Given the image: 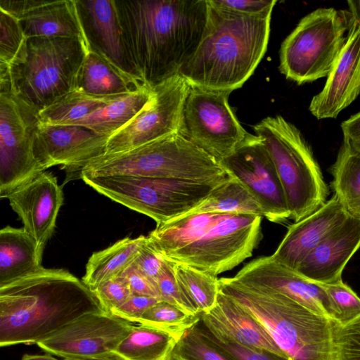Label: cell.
<instances>
[{
	"label": "cell",
	"mask_w": 360,
	"mask_h": 360,
	"mask_svg": "<svg viewBox=\"0 0 360 360\" xmlns=\"http://www.w3.org/2000/svg\"><path fill=\"white\" fill-rule=\"evenodd\" d=\"M179 339L154 327L133 325L114 351L127 360H170Z\"/></svg>",
	"instance_id": "29"
},
{
	"label": "cell",
	"mask_w": 360,
	"mask_h": 360,
	"mask_svg": "<svg viewBox=\"0 0 360 360\" xmlns=\"http://www.w3.org/2000/svg\"><path fill=\"white\" fill-rule=\"evenodd\" d=\"M44 248L23 228L0 231V288L35 274L41 266Z\"/></svg>",
	"instance_id": "24"
},
{
	"label": "cell",
	"mask_w": 360,
	"mask_h": 360,
	"mask_svg": "<svg viewBox=\"0 0 360 360\" xmlns=\"http://www.w3.org/2000/svg\"><path fill=\"white\" fill-rule=\"evenodd\" d=\"M82 175L131 176L219 183L228 178L219 162L179 133L89 162Z\"/></svg>",
	"instance_id": "6"
},
{
	"label": "cell",
	"mask_w": 360,
	"mask_h": 360,
	"mask_svg": "<svg viewBox=\"0 0 360 360\" xmlns=\"http://www.w3.org/2000/svg\"><path fill=\"white\" fill-rule=\"evenodd\" d=\"M133 324L99 311L82 316L37 345L63 359L91 357L114 352L130 333Z\"/></svg>",
	"instance_id": "15"
},
{
	"label": "cell",
	"mask_w": 360,
	"mask_h": 360,
	"mask_svg": "<svg viewBox=\"0 0 360 360\" xmlns=\"http://www.w3.org/2000/svg\"><path fill=\"white\" fill-rule=\"evenodd\" d=\"M89 45L77 37H34L9 67L13 93L39 111L74 91Z\"/></svg>",
	"instance_id": "7"
},
{
	"label": "cell",
	"mask_w": 360,
	"mask_h": 360,
	"mask_svg": "<svg viewBox=\"0 0 360 360\" xmlns=\"http://www.w3.org/2000/svg\"><path fill=\"white\" fill-rule=\"evenodd\" d=\"M321 285L333 304L338 324H347L360 316V297L342 280Z\"/></svg>",
	"instance_id": "37"
},
{
	"label": "cell",
	"mask_w": 360,
	"mask_h": 360,
	"mask_svg": "<svg viewBox=\"0 0 360 360\" xmlns=\"http://www.w3.org/2000/svg\"><path fill=\"white\" fill-rule=\"evenodd\" d=\"M214 5L238 13L259 15L272 11L276 0H210Z\"/></svg>",
	"instance_id": "45"
},
{
	"label": "cell",
	"mask_w": 360,
	"mask_h": 360,
	"mask_svg": "<svg viewBox=\"0 0 360 360\" xmlns=\"http://www.w3.org/2000/svg\"><path fill=\"white\" fill-rule=\"evenodd\" d=\"M346 209L349 214L360 219V201L349 205Z\"/></svg>",
	"instance_id": "51"
},
{
	"label": "cell",
	"mask_w": 360,
	"mask_h": 360,
	"mask_svg": "<svg viewBox=\"0 0 360 360\" xmlns=\"http://www.w3.org/2000/svg\"><path fill=\"white\" fill-rule=\"evenodd\" d=\"M359 94L360 25L352 16L346 42L323 89L312 98L309 110L318 120L335 118Z\"/></svg>",
	"instance_id": "19"
},
{
	"label": "cell",
	"mask_w": 360,
	"mask_h": 360,
	"mask_svg": "<svg viewBox=\"0 0 360 360\" xmlns=\"http://www.w3.org/2000/svg\"><path fill=\"white\" fill-rule=\"evenodd\" d=\"M19 20L27 38L77 37L88 44L76 0L48 1Z\"/></svg>",
	"instance_id": "25"
},
{
	"label": "cell",
	"mask_w": 360,
	"mask_h": 360,
	"mask_svg": "<svg viewBox=\"0 0 360 360\" xmlns=\"http://www.w3.org/2000/svg\"><path fill=\"white\" fill-rule=\"evenodd\" d=\"M335 360H360V316L345 325L336 323Z\"/></svg>",
	"instance_id": "39"
},
{
	"label": "cell",
	"mask_w": 360,
	"mask_h": 360,
	"mask_svg": "<svg viewBox=\"0 0 360 360\" xmlns=\"http://www.w3.org/2000/svg\"><path fill=\"white\" fill-rule=\"evenodd\" d=\"M117 276L127 283L132 294L150 296L160 300L156 282L143 274L133 261Z\"/></svg>",
	"instance_id": "42"
},
{
	"label": "cell",
	"mask_w": 360,
	"mask_h": 360,
	"mask_svg": "<svg viewBox=\"0 0 360 360\" xmlns=\"http://www.w3.org/2000/svg\"><path fill=\"white\" fill-rule=\"evenodd\" d=\"M155 282L160 301L175 305L191 314H200L184 295L176 278L172 262L165 261Z\"/></svg>",
	"instance_id": "38"
},
{
	"label": "cell",
	"mask_w": 360,
	"mask_h": 360,
	"mask_svg": "<svg viewBox=\"0 0 360 360\" xmlns=\"http://www.w3.org/2000/svg\"><path fill=\"white\" fill-rule=\"evenodd\" d=\"M231 91L190 85L179 134L219 162L250 134L229 103Z\"/></svg>",
	"instance_id": "11"
},
{
	"label": "cell",
	"mask_w": 360,
	"mask_h": 360,
	"mask_svg": "<svg viewBox=\"0 0 360 360\" xmlns=\"http://www.w3.org/2000/svg\"><path fill=\"white\" fill-rule=\"evenodd\" d=\"M81 179L99 193L152 218L157 224L189 212L221 183L131 176L82 175Z\"/></svg>",
	"instance_id": "10"
},
{
	"label": "cell",
	"mask_w": 360,
	"mask_h": 360,
	"mask_svg": "<svg viewBox=\"0 0 360 360\" xmlns=\"http://www.w3.org/2000/svg\"><path fill=\"white\" fill-rule=\"evenodd\" d=\"M360 248V219L349 214L345 221L302 261L296 271L319 284L342 280V271Z\"/></svg>",
	"instance_id": "21"
},
{
	"label": "cell",
	"mask_w": 360,
	"mask_h": 360,
	"mask_svg": "<svg viewBox=\"0 0 360 360\" xmlns=\"http://www.w3.org/2000/svg\"><path fill=\"white\" fill-rule=\"evenodd\" d=\"M152 93L153 89L143 86L122 95L71 125L83 127L110 138L139 113Z\"/></svg>",
	"instance_id": "27"
},
{
	"label": "cell",
	"mask_w": 360,
	"mask_h": 360,
	"mask_svg": "<svg viewBox=\"0 0 360 360\" xmlns=\"http://www.w3.org/2000/svg\"><path fill=\"white\" fill-rule=\"evenodd\" d=\"M92 291L103 309L110 314L132 295L127 283L117 276L101 283Z\"/></svg>",
	"instance_id": "41"
},
{
	"label": "cell",
	"mask_w": 360,
	"mask_h": 360,
	"mask_svg": "<svg viewBox=\"0 0 360 360\" xmlns=\"http://www.w3.org/2000/svg\"><path fill=\"white\" fill-rule=\"evenodd\" d=\"M23 224V229L44 248L53 233L63 202L57 179L43 172L20 186L6 197Z\"/></svg>",
	"instance_id": "18"
},
{
	"label": "cell",
	"mask_w": 360,
	"mask_h": 360,
	"mask_svg": "<svg viewBox=\"0 0 360 360\" xmlns=\"http://www.w3.org/2000/svg\"><path fill=\"white\" fill-rule=\"evenodd\" d=\"M200 330L214 343L226 351L236 360H290L271 352L248 347L235 342L224 337L214 334L206 329L199 321Z\"/></svg>",
	"instance_id": "40"
},
{
	"label": "cell",
	"mask_w": 360,
	"mask_h": 360,
	"mask_svg": "<svg viewBox=\"0 0 360 360\" xmlns=\"http://www.w3.org/2000/svg\"><path fill=\"white\" fill-rule=\"evenodd\" d=\"M147 236L122 238L89 257L82 281L93 290L101 283L119 275L132 262Z\"/></svg>",
	"instance_id": "28"
},
{
	"label": "cell",
	"mask_w": 360,
	"mask_h": 360,
	"mask_svg": "<svg viewBox=\"0 0 360 360\" xmlns=\"http://www.w3.org/2000/svg\"><path fill=\"white\" fill-rule=\"evenodd\" d=\"M335 195L345 207L360 201V152L343 139L332 167Z\"/></svg>",
	"instance_id": "32"
},
{
	"label": "cell",
	"mask_w": 360,
	"mask_h": 360,
	"mask_svg": "<svg viewBox=\"0 0 360 360\" xmlns=\"http://www.w3.org/2000/svg\"><path fill=\"white\" fill-rule=\"evenodd\" d=\"M47 1L45 0H0V10L20 20L44 5Z\"/></svg>",
	"instance_id": "46"
},
{
	"label": "cell",
	"mask_w": 360,
	"mask_h": 360,
	"mask_svg": "<svg viewBox=\"0 0 360 360\" xmlns=\"http://www.w3.org/2000/svg\"><path fill=\"white\" fill-rule=\"evenodd\" d=\"M64 360H127L115 352L91 357L68 358Z\"/></svg>",
	"instance_id": "48"
},
{
	"label": "cell",
	"mask_w": 360,
	"mask_h": 360,
	"mask_svg": "<svg viewBox=\"0 0 360 360\" xmlns=\"http://www.w3.org/2000/svg\"><path fill=\"white\" fill-rule=\"evenodd\" d=\"M347 4L352 18L360 25V0H349Z\"/></svg>",
	"instance_id": "49"
},
{
	"label": "cell",
	"mask_w": 360,
	"mask_h": 360,
	"mask_svg": "<svg viewBox=\"0 0 360 360\" xmlns=\"http://www.w3.org/2000/svg\"><path fill=\"white\" fill-rule=\"evenodd\" d=\"M39 110L13 93L0 94V197L45 171L35 154Z\"/></svg>",
	"instance_id": "12"
},
{
	"label": "cell",
	"mask_w": 360,
	"mask_h": 360,
	"mask_svg": "<svg viewBox=\"0 0 360 360\" xmlns=\"http://www.w3.org/2000/svg\"><path fill=\"white\" fill-rule=\"evenodd\" d=\"M143 86L89 49L79 69L75 90L89 95L110 96L128 94Z\"/></svg>",
	"instance_id": "26"
},
{
	"label": "cell",
	"mask_w": 360,
	"mask_h": 360,
	"mask_svg": "<svg viewBox=\"0 0 360 360\" xmlns=\"http://www.w3.org/2000/svg\"><path fill=\"white\" fill-rule=\"evenodd\" d=\"M120 96H98L74 90L39 111V120L46 124L71 125Z\"/></svg>",
	"instance_id": "31"
},
{
	"label": "cell",
	"mask_w": 360,
	"mask_h": 360,
	"mask_svg": "<svg viewBox=\"0 0 360 360\" xmlns=\"http://www.w3.org/2000/svg\"><path fill=\"white\" fill-rule=\"evenodd\" d=\"M353 147L360 152V139L356 141H349Z\"/></svg>",
	"instance_id": "52"
},
{
	"label": "cell",
	"mask_w": 360,
	"mask_h": 360,
	"mask_svg": "<svg viewBox=\"0 0 360 360\" xmlns=\"http://www.w3.org/2000/svg\"><path fill=\"white\" fill-rule=\"evenodd\" d=\"M108 139L80 126L40 122L36 133L35 154L45 170L61 165L67 173V181L81 179L85 166L105 154Z\"/></svg>",
	"instance_id": "16"
},
{
	"label": "cell",
	"mask_w": 360,
	"mask_h": 360,
	"mask_svg": "<svg viewBox=\"0 0 360 360\" xmlns=\"http://www.w3.org/2000/svg\"><path fill=\"white\" fill-rule=\"evenodd\" d=\"M170 360H236L210 340L198 323L177 342Z\"/></svg>",
	"instance_id": "35"
},
{
	"label": "cell",
	"mask_w": 360,
	"mask_h": 360,
	"mask_svg": "<svg viewBox=\"0 0 360 360\" xmlns=\"http://www.w3.org/2000/svg\"><path fill=\"white\" fill-rule=\"evenodd\" d=\"M189 88L179 74L153 88L143 108L108 139L105 154L124 152L179 133Z\"/></svg>",
	"instance_id": "13"
},
{
	"label": "cell",
	"mask_w": 360,
	"mask_h": 360,
	"mask_svg": "<svg viewBox=\"0 0 360 360\" xmlns=\"http://www.w3.org/2000/svg\"><path fill=\"white\" fill-rule=\"evenodd\" d=\"M200 320V314L193 315L172 304L159 301L148 308L136 323L165 330L179 340Z\"/></svg>",
	"instance_id": "34"
},
{
	"label": "cell",
	"mask_w": 360,
	"mask_h": 360,
	"mask_svg": "<svg viewBox=\"0 0 360 360\" xmlns=\"http://www.w3.org/2000/svg\"><path fill=\"white\" fill-rule=\"evenodd\" d=\"M262 217L186 214L157 224L147 238L165 260L217 276L252 256L261 240Z\"/></svg>",
	"instance_id": "4"
},
{
	"label": "cell",
	"mask_w": 360,
	"mask_h": 360,
	"mask_svg": "<svg viewBox=\"0 0 360 360\" xmlns=\"http://www.w3.org/2000/svg\"><path fill=\"white\" fill-rule=\"evenodd\" d=\"M274 164L290 213L297 222L327 201L328 188L311 150L300 130L281 115L253 126Z\"/></svg>",
	"instance_id": "8"
},
{
	"label": "cell",
	"mask_w": 360,
	"mask_h": 360,
	"mask_svg": "<svg viewBox=\"0 0 360 360\" xmlns=\"http://www.w3.org/2000/svg\"><path fill=\"white\" fill-rule=\"evenodd\" d=\"M159 301L160 300L153 297L132 294L111 314L129 322L136 323L148 308Z\"/></svg>",
	"instance_id": "43"
},
{
	"label": "cell",
	"mask_w": 360,
	"mask_h": 360,
	"mask_svg": "<svg viewBox=\"0 0 360 360\" xmlns=\"http://www.w3.org/2000/svg\"><path fill=\"white\" fill-rule=\"evenodd\" d=\"M344 139L349 141L360 139V111L341 124Z\"/></svg>",
	"instance_id": "47"
},
{
	"label": "cell",
	"mask_w": 360,
	"mask_h": 360,
	"mask_svg": "<svg viewBox=\"0 0 360 360\" xmlns=\"http://www.w3.org/2000/svg\"><path fill=\"white\" fill-rule=\"evenodd\" d=\"M233 277L245 284L278 292L311 311L335 321V310L323 286L276 262L271 256L259 257L247 263Z\"/></svg>",
	"instance_id": "17"
},
{
	"label": "cell",
	"mask_w": 360,
	"mask_h": 360,
	"mask_svg": "<svg viewBox=\"0 0 360 360\" xmlns=\"http://www.w3.org/2000/svg\"><path fill=\"white\" fill-rule=\"evenodd\" d=\"M21 360H58L51 354H24Z\"/></svg>",
	"instance_id": "50"
},
{
	"label": "cell",
	"mask_w": 360,
	"mask_h": 360,
	"mask_svg": "<svg viewBox=\"0 0 360 360\" xmlns=\"http://www.w3.org/2000/svg\"><path fill=\"white\" fill-rule=\"evenodd\" d=\"M173 269L184 295L200 314L216 305L219 292L217 276L180 264L173 263Z\"/></svg>",
	"instance_id": "33"
},
{
	"label": "cell",
	"mask_w": 360,
	"mask_h": 360,
	"mask_svg": "<svg viewBox=\"0 0 360 360\" xmlns=\"http://www.w3.org/2000/svg\"><path fill=\"white\" fill-rule=\"evenodd\" d=\"M219 290L250 314L290 360H335L336 321L278 292L219 279Z\"/></svg>",
	"instance_id": "5"
},
{
	"label": "cell",
	"mask_w": 360,
	"mask_h": 360,
	"mask_svg": "<svg viewBox=\"0 0 360 360\" xmlns=\"http://www.w3.org/2000/svg\"><path fill=\"white\" fill-rule=\"evenodd\" d=\"M76 4L89 49L136 79L126 58L115 0H76Z\"/></svg>",
	"instance_id": "22"
},
{
	"label": "cell",
	"mask_w": 360,
	"mask_h": 360,
	"mask_svg": "<svg viewBox=\"0 0 360 360\" xmlns=\"http://www.w3.org/2000/svg\"><path fill=\"white\" fill-rule=\"evenodd\" d=\"M205 212L264 217L259 204L250 192L229 176L217 185L202 203L186 214Z\"/></svg>",
	"instance_id": "30"
},
{
	"label": "cell",
	"mask_w": 360,
	"mask_h": 360,
	"mask_svg": "<svg viewBox=\"0 0 360 360\" xmlns=\"http://www.w3.org/2000/svg\"><path fill=\"white\" fill-rule=\"evenodd\" d=\"M207 5L202 36L179 75L192 86L233 91L251 77L266 51L272 11L250 15L210 0Z\"/></svg>",
	"instance_id": "3"
},
{
	"label": "cell",
	"mask_w": 360,
	"mask_h": 360,
	"mask_svg": "<svg viewBox=\"0 0 360 360\" xmlns=\"http://www.w3.org/2000/svg\"><path fill=\"white\" fill-rule=\"evenodd\" d=\"M103 311L82 280L42 267L0 288V346L37 344L82 316Z\"/></svg>",
	"instance_id": "2"
},
{
	"label": "cell",
	"mask_w": 360,
	"mask_h": 360,
	"mask_svg": "<svg viewBox=\"0 0 360 360\" xmlns=\"http://www.w3.org/2000/svg\"><path fill=\"white\" fill-rule=\"evenodd\" d=\"M352 15L320 8L298 22L280 49L281 72L302 84L328 77L346 42Z\"/></svg>",
	"instance_id": "9"
},
{
	"label": "cell",
	"mask_w": 360,
	"mask_h": 360,
	"mask_svg": "<svg viewBox=\"0 0 360 360\" xmlns=\"http://www.w3.org/2000/svg\"><path fill=\"white\" fill-rule=\"evenodd\" d=\"M27 39L20 20L0 10V63L11 67L23 51Z\"/></svg>",
	"instance_id": "36"
},
{
	"label": "cell",
	"mask_w": 360,
	"mask_h": 360,
	"mask_svg": "<svg viewBox=\"0 0 360 360\" xmlns=\"http://www.w3.org/2000/svg\"><path fill=\"white\" fill-rule=\"evenodd\" d=\"M219 163L229 176L250 192L268 220L282 223L290 217L276 169L261 138L250 134Z\"/></svg>",
	"instance_id": "14"
},
{
	"label": "cell",
	"mask_w": 360,
	"mask_h": 360,
	"mask_svg": "<svg viewBox=\"0 0 360 360\" xmlns=\"http://www.w3.org/2000/svg\"><path fill=\"white\" fill-rule=\"evenodd\" d=\"M200 321L214 334L289 359L250 313L220 290L216 305L210 311L201 313Z\"/></svg>",
	"instance_id": "23"
},
{
	"label": "cell",
	"mask_w": 360,
	"mask_h": 360,
	"mask_svg": "<svg viewBox=\"0 0 360 360\" xmlns=\"http://www.w3.org/2000/svg\"><path fill=\"white\" fill-rule=\"evenodd\" d=\"M165 261V259L152 247L147 238L146 243L139 250L133 262L143 274L155 281Z\"/></svg>",
	"instance_id": "44"
},
{
	"label": "cell",
	"mask_w": 360,
	"mask_h": 360,
	"mask_svg": "<svg viewBox=\"0 0 360 360\" xmlns=\"http://www.w3.org/2000/svg\"><path fill=\"white\" fill-rule=\"evenodd\" d=\"M349 216L334 194L316 211L291 224L274 253V261L296 270L306 256Z\"/></svg>",
	"instance_id": "20"
},
{
	"label": "cell",
	"mask_w": 360,
	"mask_h": 360,
	"mask_svg": "<svg viewBox=\"0 0 360 360\" xmlns=\"http://www.w3.org/2000/svg\"><path fill=\"white\" fill-rule=\"evenodd\" d=\"M115 6L134 77L152 89L179 74L202 36L207 0H115Z\"/></svg>",
	"instance_id": "1"
}]
</instances>
